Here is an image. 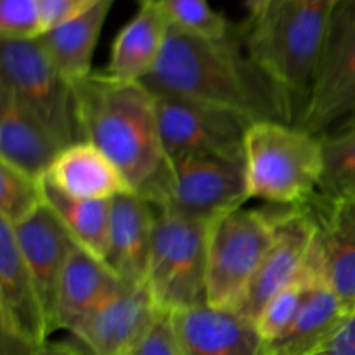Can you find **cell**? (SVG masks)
Masks as SVG:
<instances>
[{
	"label": "cell",
	"instance_id": "cell-27",
	"mask_svg": "<svg viewBox=\"0 0 355 355\" xmlns=\"http://www.w3.org/2000/svg\"><path fill=\"white\" fill-rule=\"evenodd\" d=\"M44 207L42 179L0 162V220L19 225Z\"/></svg>",
	"mask_w": 355,
	"mask_h": 355
},
{
	"label": "cell",
	"instance_id": "cell-8",
	"mask_svg": "<svg viewBox=\"0 0 355 355\" xmlns=\"http://www.w3.org/2000/svg\"><path fill=\"white\" fill-rule=\"evenodd\" d=\"M272 214L238 208L208 224L207 304L239 311L272 243Z\"/></svg>",
	"mask_w": 355,
	"mask_h": 355
},
{
	"label": "cell",
	"instance_id": "cell-20",
	"mask_svg": "<svg viewBox=\"0 0 355 355\" xmlns=\"http://www.w3.org/2000/svg\"><path fill=\"white\" fill-rule=\"evenodd\" d=\"M120 284L121 279L104 260L82 246H76L59 281L54 307V331H71Z\"/></svg>",
	"mask_w": 355,
	"mask_h": 355
},
{
	"label": "cell",
	"instance_id": "cell-14",
	"mask_svg": "<svg viewBox=\"0 0 355 355\" xmlns=\"http://www.w3.org/2000/svg\"><path fill=\"white\" fill-rule=\"evenodd\" d=\"M315 222L312 246L322 279L335 291L342 304L355 312V198L326 203H309Z\"/></svg>",
	"mask_w": 355,
	"mask_h": 355
},
{
	"label": "cell",
	"instance_id": "cell-29",
	"mask_svg": "<svg viewBox=\"0 0 355 355\" xmlns=\"http://www.w3.org/2000/svg\"><path fill=\"white\" fill-rule=\"evenodd\" d=\"M42 33L40 0H0V40H33Z\"/></svg>",
	"mask_w": 355,
	"mask_h": 355
},
{
	"label": "cell",
	"instance_id": "cell-18",
	"mask_svg": "<svg viewBox=\"0 0 355 355\" xmlns=\"http://www.w3.org/2000/svg\"><path fill=\"white\" fill-rule=\"evenodd\" d=\"M42 179L59 193L78 200L111 201L135 193L113 159L87 141L62 149Z\"/></svg>",
	"mask_w": 355,
	"mask_h": 355
},
{
	"label": "cell",
	"instance_id": "cell-5",
	"mask_svg": "<svg viewBox=\"0 0 355 355\" xmlns=\"http://www.w3.org/2000/svg\"><path fill=\"white\" fill-rule=\"evenodd\" d=\"M146 284L165 314L207 304V238L210 222L156 208Z\"/></svg>",
	"mask_w": 355,
	"mask_h": 355
},
{
	"label": "cell",
	"instance_id": "cell-28",
	"mask_svg": "<svg viewBox=\"0 0 355 355\" xmlns=\"http://www.w3.org/2000/svg\"><path fill=\"white\" fill-rule=\"evenodd\" d=\"M170 26L205 38H225L236 24L215 10L208 0H159Z\"/></svg>",
	"mask_w": 355,
	"mask_h": 355
},
{
	"label": "cell",
	"instance_id": "cell-16",
	"mask_svg": "<svg viewBox=\"0 0 355 355\" xmlns=\"http://www.w3.org/2000/svg\"><path fill=\"white\" fill-rule=\"evenodd\" d=\"M12 232L19 253L40 291L49 328L54 333V307L59 281L69 257L78 245L45 203L28 220L14 225Z\"/></svg>",
	"mask_w": 355,
	"mask_h": 355
},
{
	"label": "cell",
	"instance_id": "cell-26",
	"mask_svg": "<svg viewBox=\"0 0 355 355\" xmlns=\"http://www.w3.org/2000/svg\"><path fill=\"white\" fill-rule=\"evenodd\" d=\"M318 276L319 269L315 266V260L311 252L309 263L305 267L304 274L297 281H293L286 288H283L279 293L274 295L267 302L266 307L260 311L259 318L255 319L257 331H259L263 343L272 342V340H276L277 336L283 335L290 328V324L295 321L298 312L304 307L305 300H307Z\"/></svg>",
	"mask_w": 355,
	"mask_h": 355
},
{
	"label": "cell",
	"instance_id": "cell-34",
	"mask_svg": "<svg viewBox=\"0 0 355 355\" xmlns=\"http://www.w3.org/2000/svg\"><path fill=\"white\" fill-rule=\"evenodd\" d=\"M270 0H245L246 9H248V19H255L266 10Z\"/></svg>",
	"mask_w": 355,
	"mask_h": 355
},
{
	"label": "cell",
	"instance_id": "cell-17",
	"mask_svg": "<svg viewBox=\"0 0 355 355\" xmlns=\"http://www.w3.org/2000/svg\"><path fill=\"white\" fill-rule=\"evenodd\" d=\"M155 217V207L137 193L111 201L110 246L104 262L125 283H146Z\"/></svg>",
	"mask_w": 355,
	"mask_h": 355
},
{
	"label": "cell",
	"instance_id": "cell-13",
	"mask_svg": "<svg viewBox=\"0 0 355 355\" xmlns=\"http://www.w3.org/2000/svg\"><path fill=\"white\" fill-rule=\"evenodd\" d=\"M272 231L270 248L238 311L253 322L267 302L297 281L307 267L315 239V222L309 205L288 207L272 215Z\"/></svg>",
	"mask_w": 355,
	"mask_h": 355
},
{
	"label": "cell",
	"instance_id": "cell-15",
	"mask_svg": "<svg viewBox=\"0 0 355 355\" xmlns=\"http://www.w3.org/2000/svg\"><path fill=\"white\" fill-rule=\"evenodd\" d=\"M182 355H262L255 322L236 311L203 304L170 314Z\"/></svg>",
	"mask_w": 355,
	"mask_h": 355
},
{
	"label": "cell",
	"instance_id": "cell-31",
	"mask_svg": "<svg viewBox=\"0 0 355 355\" xmlns=\"http://www.w3.org/2000/svg\"><path fill=\"white\" fill-rule=\"evenodd\" d=\"M101 2L103 0H40V16L44 31L83 16Z\"/></svg>",
	"mask_w": 355,
	"mask_h": 355
},
{
	"label": "cell",
	"instance_id": "cell-6",
	"mask_svg": "<svg viewBox=\"0 0 355 355\" xmlns=\"http://www.w3.org/2000/svg\"><path fill=\"white\" fill-rule=\"evenodd\" d=\"M142 198L156 208L211 222L250 200L245 159L218 155L166 158L159 179Z\"/></svg>",
	"mask_w": 355,
	"mask_h": 355
},
{
	"label": "cell",
	"instance_id": "cell-9",
	"mask_svg": "<svg viewBox=\"0 0 355 355\" xmlns=\"http://www.w3.org/2000/svg\"><path fill=\"white\" fill-rule=\"evenodd\" d=\"M355 116V0L338 3L297 125L314 135Z\"/></svg>",
	"mask_w": 355,
	"mask_h": 355
},
{
	"label": "cell",
	"instance_id": "cell-32",
	"mask_svg": "<svg viewBox=\"0 0 355 355\" xmlns=\"http://www.w3.org/2000/svg\"><path fill=\"white\" fill-rule=\"evenodd\" d=\"M314 355H355V312L347 318L335 336Z\"/></svg>",
	"mask_w": 355,
	"mask_h": 355
},
{
	"label": "cell",
	"instance_id": "cell-23",
	"mask_svg": "<svg viewBox=\"0 0 355 355\" xmlns=\"http://www.w3.org/2000/svg\"><path fill=\"white\" fill-rule=\"evenodd\" d=\"M114 2L116 0H103L83 16L44 31L38 37L49 59L71 83L94 71V52Z\"/></svg>",
	"mask_w": 355,
	"mask_h": 355
},
{
	"label": "cell",
	"instance_id": "cell-1",
	"mask_svg": "<svg viewBox=\"0 0 355 355\" xmlns=\"http://www.w3.org/2000/svg\"><path fill=\"white\" fill-rule=\"evenodd\" d=\"M142 83L155 96L215 104L253 121L297 125L300 116L295 97L246 51L245 24L225 38L198 37L170 26L162 58Z\"/></svg>",
	"mask_w": 355,
	"mask_h": 355
},
{
	"label": "cell",
	"instance_id": "cell-12",
	"mask_svg": "<svg viewBox=\"0 0 355 355\" xmlns=\"http://www.w3.org/2000/svg\"><path fill=\"white\" fill-rule=\"evenodd\" d=\"M159 314L148 284L121 281L69 333L89 355H132Z\"/></svg>",
	"mask_w": 355,
	"mask_h": 355
},
{
	"label": "cell",
	"instance_id": "cell-33",
	"mask_svg": "<svg viewBox=\"0 0 355 355\" xmlns=\"http://www.w3.org/2000/svg\"><path fill=\"white\" fill-rule=\"evenodd\" d=\"M37 355H89L80 345L71 343H45Z\"/></svg>",
	"mask_w": 355,
	"mask_h": 355
},
{
	"label": "cell",
	"instance_id": "cell-4",
	"mask_svg": "<svg viewBox=\"0 0 355 355\" xmlns=\"http://www.w3.org/2000/svg\"><path fill=\"white\" fill-rule=\"evenodd\" d=\"M250 200L307 207L322 173L321 137L295 123L255 121L245 139Z\"/></svg>",
	"mask_w": 355,
	"mask_h": 355
},
{
	"label": "cell",
	"instance_id": "cell-35",
	"mask_svg": "<svg viewBox=\"0 0 355 355\" xmlns=\"http://www.w3.org/2000/svg\"><path fill=\"white\" fill-rule=\"evenodd\" d=\"M354 118H355V116H354Z\"/></svg>",
	"mask_w": 355,
	"mask_h": 355
},
{
	"label": "cell",
	"instance_id": "cell-25",
	"mask_svg": "<svg viewBox=\"0 0 355 355\" xmlns=\"http://www.w3.org/2000/svg\"><path fill=\"white\" fill-rule=\"evenodd\" d=\"M319 137L322 173L315 198L326 203L355 198V118Z\"/></svg>",
	"mask_w": 355,
	"mask_h": 355
},
{
	"label": "cell",
	"instance_id": "cell-2",
	"mask_svg": "<svg viewBox=\"0 0 355 355\" xmlns=\"http://www.w3.org/2000/svg\"><path fill=\"white\" fill-rule=\"evenodd\" d=\"M82 141L99 148L144 196L165 168L156 97L141 82L92 71L73 82Z\"/></svg>",
	"mask_w": 355,
	"mask_h": 355
},
{
	"label": "cell",
	"instance_id": "cell-30",
	"mask_svg": "<svg viewBox=\"0 0 355 355\" xmlns=\"http://www.w3.org/2000/svg\"><path fill=\"white\" fill-rule=\"evenodd\" d=\"M132 355H182L175 340L170 314H159Z\"/></svg>",
	"mask_w": 355,
	"mask_h": 355
},
{
	"label": "cell",
	"instance_id": "cell-24",
	"mask_svg": "<svg viewBox=\"0 0 355 355\" xmlns=\"http://www.w3.org/2000/svg\"><path fill=\"white\" fill-rule=\"evenodd\" d=\"M42 193H44V203L64 225L76 245L99 257L101 260L106 259L113 200L92 201L66 196L44 179H42Z\"/></svg>",
	"mask_w": 355,
	"mask_h": 355
},
{
	"label": "cell",
	"instance_id": "cell-11",
	"mask_svg": "<svg viewBox=\"0 0 355 355\" xmlns=\"http://www.w3.org/2000/svg\"><path fill=\"white\" fill-rule=\"evenodd\" d=\"M0 329L2 355H37L52 335L37 283L14 239L0 220Z\"/></svg>",
	"mask_w": 355,
	"mask_h": 355
},
{
	"label": "cell",
	"instance_id": "cell-7",
	"mask_svg": "<svg viewBox=\"0 0 355 355\" xmlns=\"http://www.w3.org/2000/svg\"><path fill=\"white\" fill-rule=\"evenodd\" d=\"M0 87L62 148L82 141L73 83L55 68L38 38L0 40Z\"/></svg>",
	"mask_w": 355,
	"mask_h": 355
},
{
	"label": "cell",
	"instance_id": "cell-19",
	"mask_svg": "<svg viewBox=\"0 0 355 355\" xmlns=\"http://www.w3.org/2000/svg\"><path fill=\"white\" fill-rule=\"evenodd\" d=\"M170 23L159 0H139V9L116 35L106 73L123 82H144L158 64Z\"/></svg>",
	"mask_w": 355,
	"mask_h": 355
},
{
	"label": "cell",
	"instance_id": "cell-22",
	"mask_svg": "<svg viewBox=\"0 0 355 355\" xmlns=\"http://www.w3.org/2000/svg\"><path fill=\"white\" fill-rule=\"evenodd\" d=\"M350 314L319 272L295 321L276 340L262 343V355H314L335 336Z\"/></svg>",
	"mask_w": 355,
	"mask_h": 355
},
{
	"label": "cell",
	"instance_id": "cell-3",
	"mask_svg": "<svg viewBox=\"0 0 355 355\" xmlns=\"http://www.w3.org/2000/svg\"><path fill=\"white\" fill-rule=\"evenodd\" d=\"M340 2L270 0L259 17L245 23L246 51L295 97L300 113Z\"/></svg>",
	"mask_w": 355,
	"mask_h": 355
},
{
	"label": "cell",
	"instance_id": "cell-10",
	"mask_svg": "<svg viewBox=\"0 0 355 355\" xmlns=\"http://www.w3.org/2000/svg\"><path fill=\"white\" fill-rule=\"evenodd\" d=\"M155 97L165 159L180 155H218L245 159L246 134L255 123L252 118L201 101Z\"/></svg>",
	"mask_w": 355,
	"mask_h": 355
},
{
	"label": "cell",
	"instance_id": "cell-21",
	"mask_svg": "<svg viewBox=\"0 0 355 355\" xmlns=\"http://www.w3.org/2000/svg\"><path fill=\"white\" fill-rule=\"evenodd\" d=\"M62 146L0 87V162L42 179Z\"/></svg>",
	"mask_w": 355,
	"mask_h": 355
}]
</instances>
